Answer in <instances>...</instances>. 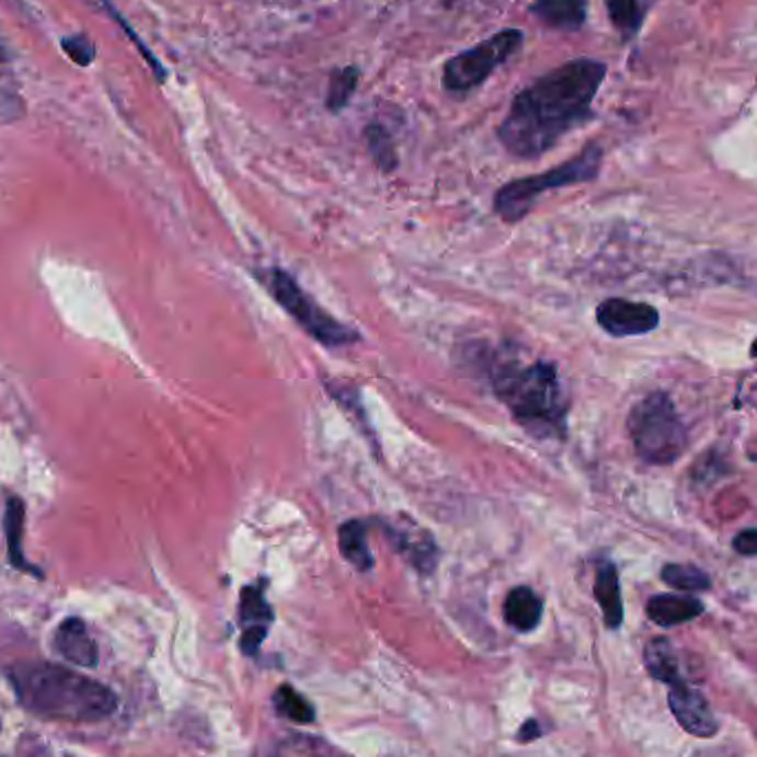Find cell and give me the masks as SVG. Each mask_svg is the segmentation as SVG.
Listing matches in <instances>:
<instances>
[{
  "instance_id": "cell-1",
  "label": "cell",
  "mask_w": 757,
  "mask_h": 757,
  "mask_svg": "<svg viewBox=\"0 0 757 757\" xmlns=\"http://www.w3.org/2000/svg\"><path fill=\"white\" fill-rule=\"evenodd\" d=\"M605 76V62L578 58L518 91L496 131L505 151L534 160L554 149L592 118V104Z\"/></svg>"
},
{
  "instance_id": "cell-2",
  "label": "cell",
  "mask_w": 757,
  "mask_h": 757,
  "mask_svg": "<svg viewBox=\"0 0 757 757\" xmlns=\"http://www.w3.org/2000/svg\"><path fill=\"white\" fill-rule=\"evenodd\" d=\"M8 680L21 707L43 720L91 724L116 713V693L95 678L43 661L8 667Z\"/></svg>"
},
{
  "instance_id": "cell-3",
  "label": "cell",
  "mask_w": 757,
  "mask_h": 757,
  "mask_svg": "<svg viewBox=\"0 0 757 757\" xmlns=\"http://www.w3.org/2000/svg\"><path fill=\"white\" fill-rule=\"evenodd\" d=\"M490 386L514 421L536 439H565L570 401L559 368L550 362H518L496 353L490 359Z\"/></svg>"
},
{
  "instance_id": "cell-4",
  "label": "cell",
  "mask_w": 757,
  "mask_h": 757,
  "mask_svg": "<svg viewBox=\"0 0 757 757\" xmlns=\"http://www.w3.org/2000/svg\"><path fill=\"white\" fill-rule=\"evenodd\" d=\"M627 432L638 459L649 466H672L689 446V429L667 392L640 399L627 416Z\"/></svg>"
},
{
  "instance_id": "cell-5",
  "label": "cell",
  "mask_w": 757,
  "mask_h": 757,
  "mask_svg": "<svg viewBox=\"0 0 757 757\" xmlns=\"http://www.w3.org/2000/svg\"><path fill=\"white\" fill-rule=\"evenodd\" d=\"M603 164V149L598 145L585 147L578 156L572 160L540 173L531 177H520L514 180L505 186H501L494 195V213L503 222H520L525 215L534 208L536 199L552 191V188H563L572 184H583L592 182L598 177Z\"/></svg>"
},
{
  "instance_id": "cell-6",
  "label": "cell",
  "mask_w": 757,
  "mask_h": 757,
  "mask_svg": "<svg viewBox=\"0 0 757 757\" xmlns=\"http://www.w3.org/2000/svg\"><path fill=\"white\" fill-rule=\"evenodd\" d=\"M255 275L271 293V297L321 346L342 348L353 346L362 340V335L355 329H351L348 323H342L331 312L323 310L286 271L257 268Z\"/></svg>"
},
{
  "instance_id": "cell-7",
  "label": "cell",
  "mask_w": 757,
  "mask_h": 757,
  "mask_svg": "<svg viewBox=\"0 0 757 757\" xmlns=\"http://www.w3.org/2000/svg\"><path fill=\"white\" fill-rule=\"evenodd\" d=\"M525 43L520 30H503L492 38L452 56L444 67V87L455 93L472 91L505 65Z\"/></svg>"
},
{
  "instance_id": "cell-8",
  "label": "cell",
  "mask_w": 757,
  "mask_h": 757,
  "mask_svg": "<svg viewBox=\"0 0 757 757\" xmlns=\"http://www.w3.org/2000/svg\"><path fill=\"white\" fill-rule=\"evenodd\" d=\"M596 321L611 337H638L658 329L661 312L642 301L611 297L596 308Z\"/></svg>"
},
{
  "instance_id": "cell-9",
  "label": "cell",
  "mask_w": 757,
  "mask_h": 757,
  "mask_svg": "<svg viewBox=\"0 0 757 757\" xmlns=\"http://www.w3.org/2000/svg\"><path fill=\"white\" fill-rule=\"evenodd\" d=\"M388 540L394 546V550L421 574H432L437 567L439 550L435 538H432L423 527H418L414 520L405 523H388L383 525Z\"/></svg>"
},
{
  "instance_id": "cell-10",
  "label": "cell",
  "mask_w": 757,
  "mask_h": 757,
  "mask_svg": "<svg viewBox=\"0 0 757 757\" xmlns=\"http://www.w3.org/2000/svg\"><path fill=\"white\" fill-rule=\"evenodd\" d=\"M669 707L678 724L696 737H713L718 733V720L709 702L685 680L672 685Z\"/></svg>"
},
{
  "instance_id": "cell-11",
  "label": "cell",
  "mask_w": 757,
  "mask_h": 757,
  "mask_svg": "<svg viewBox=\"0 0 757 757\" xmlns=\"http://www.w3.org/2000/svg\"><path fill=\"white\" fill-rule=\"evenodd\" d=\"M273 620H275V613L264 596V589L257 585L244 587L240 596V624H242L240 646L246 656H255L260 652V646Z\"/></svg>"
},
{
  "instance_id": "cell-12",
  "label": "cell",
  "mask_w": 757,
  "mask_h": 757,
  "mask_svg": "<svg viewBox=\"0 0 757 757\" xmlns=\"http://www.w3.org/2000/svg\"><path fill=\"white\" fill-rule=\"evenodd\" d=\"M54 652L65 658L69 665L80 667V669H95L100 654H98V644L91 635V631L87 629V624L71 616L65 618L58 629L54 631Z\"/></svg>"
},
{
  "instance_id": "cell-13",
  "label": "cell",
  "mask_w": 757,
  "mask_h": 757,
  "mask_svg": "<svg viewBox=\"0 0 757 757\" xmlns=\"http://www.w3.org/2000/svg\"><path fill=\"white\" fill-rule=\"evenodd\" d=\"M704 605L696 596L689 594H658L649 598L646 616L661 627H676L696 620L702 616Z\"/></svg>"
},
{
  "instance_id": "cell-14",
  "label": "cell",
  "mask_w": 757,
  "mask_h": 757,
  "mask_svg": "<svg viewBox=\"0 0 757 757\" xmlns=\"http://www.w3.org/2000/svg\"><path fill=\"white\" fill-rule=\"evenodd\" d=\"M529 12L552 30L576 32L587 21V0H534Z\"/></svg>"
},
{
  "instance_id": "cell-15",
  "label": "cell",
  "mask_w": 757,
  "mask_h": 757,
  "mask_svg": "<svg viewBox=\"0 0 757 757\" xmlns=\"http://www.w3.org/2000/svg\"><path fill=\"white\" fill-rule=\"evenodd\" d=\"M594 596L603 609L605 624L609 629H618L622 624V596H620V578L618 570L611 561H600L596 567V583Z\"/></svg>"
},
{
  "instance_id": "cell-16",
  "label": "cell",
  "mask_w": 757,
  "mask_h": 757,
  "mask_svg": "<svg viewBox=\"0 0 757 757\" xmlns=\"http://www.w3.org/2000/svg\"><path fill=\"white\" fill-rule=\"evenodd\" d=\"M505 622L516 631H534L543 616V600L529 587H514L503 603Z\"/></svg>"
},
{
  "instance_id": "cell-17",
  "label": "cell",
  "mask_w": 757,
  "mask_h": 757,
  "mask_svg": "<svg viewBox=\"0 0 757 757\" xmlns=\"http://www.w3.org/2000/svg\"><path fill=\"white\" fill-rule=\"evenodd\" d=\"M340 552L359 572H368L375 559L368 548V525L362 518H353L340 527Z\"/></svg>"
},
{
  "instance_id": "cell-18",
  "label": "cell",
  "mask_w": 757,
  "mask_h": 757,
  "mask_svg": "<svg viewBox=\"0 0 757 757\" xmlns=\"http://www.w3.org/2000/svg\"><path fill=\"white\" fill-rule=\"evenodd\" d=\"M644 665L646 672L652 674V678L667 683L669 687L685 680L678 667V656H676V649L672 646L669 640L665 638H656L646 644L644 649Z\"/></svg>"
},
{
  "instance_id": "cell-19",
  "label": "cell",
  "mask_w": 757,
  "mask_h": 757,
  "mask_svg": "<svg viewBox=\"0 0 757 757\" xmlns=\"http://www.w3.org/2000/svg\"><path fill=\"white\" fill-rule=\"evenodd\" d=\"M663 581L678 592H707L711 589V578L709 574H704L702 570H698L696 565H680V563H672L663 567Z\"/></svg>"
},
{
  "instance_id": "cell-20",
  "label": "cell",
  "mask_w": 757,
  "mask_h": 757,
  "mask_svg": "<svg viewBox=\"0 0 757 757\" xmlns=\"http://www.w3.org/2000/svg\"><path fill=\"white\" fill-rule=\"evenodd\" d=\"M362 78V71L357 67H344V69H337L333 76H331V82H329V95H326V106L337 114L342 110H346L353 93L357 91V82Z\"/></svg>"
},
{
  "instance_id": "cell-21",
  "label": "cell",
  "mask_w": 757,
  "mask_h": 757,
  "mask_svg": "<svg viewBox=\"0 0 757 757\" xmlns=\"http://www.w3.org/2000/svg\"><path fill=\"white\" fill-rule=\"evenodd\" d=\"M366 140H368V151L375 160V164L383 171L390 173L397 169V149L392 142V136L386 131L381 125H368L366 127Z\"/></svg>"
},
{
  "instance_id": "cell-22",
  "label": "cell",
  "mask_w": 757,
  "mask_h": 757,
  "mask_svg": "<svg viewBox=\"0 0 757 757\" xmlns=\"http://www.w3.org/2000/svg\"><path fill=\"white\" fill-rule=\"evenodd\" d=\"M273 702H275V709H277L284 718H288V720H293V722L308 724V722L314 720V709H312V704H310L301 693H297L293 687H288V685H284V687L277 689Z\"/></svg>"
},
{
  "instance_id": "cell-23",
  "label": "cell",
  "mask_w": 757,
  "mask_h": 757,
  "mask_svg": "<svg viewBox=\"0 0 757 757\" xmlns=\"http://www.w3.org/2000/svg\"><path fill=\"white\" fill-rule=\"evenodd\" d=\"M607 10L616 30L631 38L642 23V3L640 0H607Z\"/></svg>"
},
{
  "instance_id": "cell-24",
  "label": "cell",
  "mask_w": 757,
  "mask_h": 757,
  "mask_svg": "<svg viewBox=\"0 0 757 757\" xmlns=\"http://www.w3.org/2000/svg\"><path fill=\"white\" fill-rule=\"evenodd\" d=\"M62 47L67 56L78 65H91L93 62V45L87 41V36H69L62 41Z\"/></svg>"
},
{
  "instance_id": "cell-25",
  "label": "cell",
  "mask_w": 757,
  "mask_h": 757,
  "mask_svg": "<svg viewBox=\"0 0 757 757\" xmlns=\"http://www.w3.org/2000/svg\"><path fill=\"white\" fill-rule=\"evenodd\" d=\"M100 3H102V8L110 10V14H112V16H114V19L121 23V27H125L127 36H129V38H131V41H134V43L140 47V51H142V54H145V58L151 62V67H153V71H156V76H158V78H160V82H162V80L167 78V73H164L162 65H160V62H158V60L151 56V51H149V49L142 45V41H140V38L136 36V32H134V30L127 25V21H125V19H123V16H121V14H118V12H116V10L110 5V0H100Z\"/></svg>"
},
{
  "instance_id": "cell-26",
  "label": "cell",
  "mask_w": 757,
  "mask_h": 757,
  "mask_svg": "<svg viewBox=\"0 0 757 757\" xmlns=\"http://www.w3.org/2000/svg\"><path fill=\"white\" fill-rule=\"evenodd\" d=\"M733 550L739 557H757V529H744L733 538Z\"/></svg>"
},
{
  "instance_id": "cell-27",
  "label": "cell",
  "mask_w": 757,
  "mask_h": 757,
  "mask_svg": "<svg viewBox=\"0 0 757 757\" xmlns=\"http://www.w3.org/2000/svg\"><path fill=\"white\" fill-rule=\"evenodd\" d=\"M540 733H543V729L538 726L536 720H529V722H525L523 731L518 733V739H520V742H531V739H536Z\"/></svg>"
},
{
  "instance_id": "cell-28",
  "label": "cell",
  "mask_w": 757,
  "mask_h": 757,
  "mask_svg": "<svg viewBox=\"0 0 757 757\" xmlns=\"http://www.w3.org/2000/svg\"><path fill=\"white\" fill-rule=\"evenodd\" d=\"M0 60H5V54H3V47H0Z\"/></svg>"
},
{
  "instance_id": "cell-29",
  "label": "cell",
  "mask_w": 757,
  "mask_h": 757,
  "mask_svg": "<svg viewBox=\"0 0 757 757\" xmlns=\"http://www.w3.org/2000/svg\"><path fill=\"white\" fill-rule=\"evenodd\" d=\"M757 355V342H755V346H753V357Z\"/></svg>"
}]
</instances>
